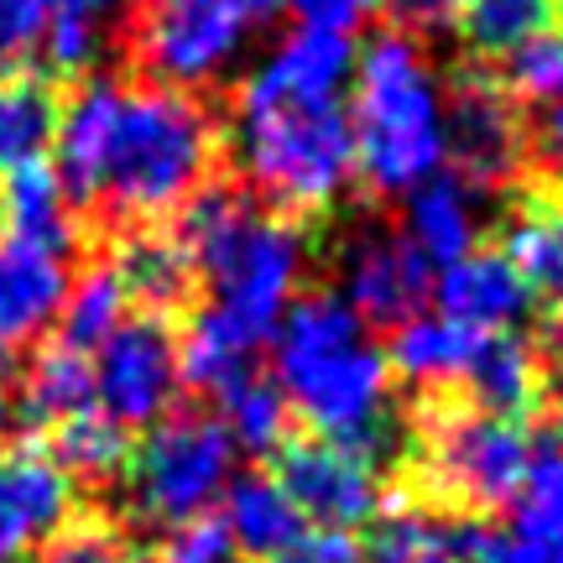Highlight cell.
Instances as JSON below:
<instances>
[{"label": "cell", "mask_w": 563, "mask_h": 563, "mask_svg": "<svg viewBox=\"0 0 563 563\" xmlns=\"http://www.w3.org/2000/svg\"><path fill=\"white\" fill-rule=\"evenodd\" d=\"M527 157L538 162V173H543L553 188H563V104L543 110L538 131L527 136Z\"/></svg>", "instance_id": "obj_38"}, {"label": "cell", "mask_w": 563, "mask_h": 563, "mask_svg": "<svg viewBox=\"0 0 563 563\" xmlns=\"http://www.w3.org/2000/svg\"><path fill=\"white\" fill-rule=\"evenodd\" d=\"M53 11H58V0H0V63L5 68L37 58Z\"/></svg>", "instance_id": "obj_36"}, {"label": "cell", "mask_w": 563, "mask_h": 563, "mask_svg": "<svg viewBox=\"0 0 563 563\" xmlns=\"http://www.w3.org/2000/svg\"><path fill=\"white\" fill-rule=\"evenodd\" d=\"M277 11L282 0H136L131 58L152 84L194 95L220 84Z\"/></svg>", "instance_id": "obj_6"}, {"label": "cell", "mask_w": 563, "mask_h": 563, "mask_svg": "<svg viewBox=\"0 0 563 563\" xmlns=\"http://www.w3.org/2000/svg\"><path fill=\"white\" fill-rule=\"evenodd\" d=\"M11 422H16V402H11V391H0V449L11 439Z\"/></svg>", "instance_id": "obj_41"}, {"label": "cell", "mask_w": 563, "mask_h": 563, "mask_svg": "<svg viewBox=\"0 0 563 563\" xmlns=\"http://www.w3.org/2000/svg\"><path fill=\"white\" fill-rule=\"evenodd\" d=\"M350 74V37L298 21L235 89V162L272 214H323L355 183Z\"/></svg>", "instance_id": "obj_2"}, {"label": "cell", "mask_w": 563, "mask_h": 563, "mask_svg": "<svg viewBox=\"0 0 563 563\" xmlns=\"http://www.w3.org/2000/svg\"><path fill=\"white\" fill-rule=\"evenodd\" d=\"M433 298L443 319L464 323L470 334H517V323L532 308V287L506 251H470L464 262L439 272Z\"/></svg>", "instance_id": "obj_16"}, {"label": "cell", "mask_w": 563, "mask_h": 563, "mask_svg": "<svg viewBox=\"0 0 563 563\" xmlns=\"http://www.w3.org/2000/svg\"><path fill=\"white\" fill-rule=\"evenodd\" d=\"M386 0H292L302 26H329V32H350L355 21H365Z\"/></svg>", "instance_id": "obj_39"}, {"label": "cell", "mask_w": 563, "mask_h": 563, "mask_svg": "<svg viewBox=\"0 0 563 563\" xmlns=\"http://www.w3.org/2000/svg\"><path fill=\"white\" fill-rule=\"evenodd\" d=\"M266 563H365V553H361V543H355L350 532L313 527V532H298L277 559H266Z\"/></svg>", "instance_id": "obj_37"}, {"label": "cell", "mask_w": 563, "mask_h": 563, "mask_svg": "<svg viewBox=\"0 0 563 563\" xmlns=\"http://www.w3.org/2000/svg\"><path fill=\"white\" fill-rule=\"evenodd\" d=\"M262 334L241 329L235 319H224L214 308H199L188 334L178 340V365H183V382L220 397L230 382H241L256 371V350H262Z\"/></svg>", "instance_id": "obj_22"}, {"label": "cell", "mask_w": 563, "mask_h": 563, "mask_svg": "<svg viewBox=\"0 0 563 563\" xmlns=\"http://www.w3.org/2000/svg\"><path fill=\"white\" fill-rule=\"evenodd\" d=\"M272 382L313 439L376 454L391 443V365L340 292H308L272 329Z\"/></svg>", "instance_id": "obj_3"}, {"label": "cell", "mask_w": 563, "mask_h": 563, "mask_svg": "<svg viewBox=\"0 0 563 563\" xmlns=\"http://www.w3.org/2000/svg\"><path fill=\"white\" fill-rule=\"evenodd\" d=\"M74 517V475L53 449H0V563L26 559Z\"/></svg>", "instance_id": "obj_15"}, {"label": "cell", "mask_w": 563, "mask_h": 563, "mask_svg": "<svg viewBox=\"0 0 563 563\" xmlns=\"http://www.w3.org/2000/svg\"><path fill=\"white\" fill-rule=\"evenodd\" d=\"M115 272H121L131 302H141V313L178 308L194 292V282H199L183 241H173V235H136V241H125V251L115 256Z\"/></svg>", "instance_id": "obj_26"}, {"label": "cell", "mask_w": 563, "mask_h": 563, "mask_svg": "<svg viewBox=\"0 0 563 563\" xmlns=\"http://www.w3.org/2000/svg\"><path fill=\"white\" fill-rule=\"evenodd\" d=\"M131 5H136V0H58V11L47 21V32H42L37 58L47 63V68H58V74L89 68L95 53H100L104 32H110Z\"/></svg>", "instance_id": "obj_31"}, {"label": "cell", "mask_w": 563, "mask_h": 563, "mask_svg": "<svg viewBox=\"0 0 563 563\" xmlns=\"http://www.w3.org/2000/svg\"><path fill=\"white\" fill-rule=\"evenodd\" d=\"M183 251L194 277L209 287V302L241 329L272 340L277 319L292 308L308 272V241L287 214H272L251 194L203 188L183 203Z\"/></svg>", "instance_id": "obj_5"}, {"label": "cell", "mask_w": 563, "mask_h": 563, "mask_svg": "<svg viewBox=\"0 0 563 563\" xmlns=\"http://www.w3.org/2000/svg\"><path fill=\"white\" fill-rule=\"evenodd\" d=\"M506 95L527 110H553L563 104V32H538L517 53H506Z\"/></svg>", "instance_id": "obj_33"}, {"label": "cell", "mask_w": 563, "mask_h": 563, "mask_svg": "<svg viewBox=\"0 0 563 563\" xmlns=\"http://www.w3.org/2000/svg\"><path fill=\"white\" fill-rule=\"evenodd\" d=\"M0 235L37 245H74V199L47 162H21L0 178Z\"/></svg>", "instance_id": "obj_20"}, {"label": "cell", "mask_w": 563, "mask_h": 563, "mask_svg": "<svg viewBox=\"0 0 563 563\" xmlns=\"http://www.w3.org/2000/svg\"><path fill=\"white\" fill-rule=\"evenodd\" d=\"M37 563H131V548H125V532L110 517H68L42 543Z\"/></svg>", "instance_id": "obj_34"}, {"label": "cell", "mask_w": 563, "mask_h": 563, "mask_svg": "<svg viewBox=\"0 0 563 563\" xmlns=\"http://www.w3.org/2000/svg\"><path fill=\"white\" fill-rule=\"evenodd\" d=\"M481 340L485 334H470L464 323L443 319L439 308L433 313H412L407 323L391 329L386 365H391V376H402L418 391H449V386L464 382V371L475 361Z\"/></svg>", "instance_id": "obj_19"}, {"label": "cell", "mask_w": 563, "mask_h": 563, "mask_svg": "<svg viewBox=\"0 0 563 563\" xmlns=\"http://www.w3.org/2000/svg\"><path fill=\"white\" fill-rule=\"evenodd\" d=\"M220 501V522L230 527V538L245 559H277L302 532V511L277 485V475H241V481H230Z\"/></svg>", "instance_id": "obj_21"}, {"label": "cell", "mask_w": 563, "mask_h": 563, "mask_svg": "<svg viewBox=\"0 0 563 563\" xmlns=\"http://www.w3.org/2000/svg\"><path fill=\"white\" fill-rule=\"evenodd\" d=\"M53 460L74 475V481H110L121 475L131 460V433L115 428L104 412H79L53 428Z\"/></svg>", "instance_id": "obj_32"}, {"label": "cell", "mask_w": 563, "mask_h": 563, "mask_svg": "<svg viewBox=\"0 0 563 563\" xmlns=\"http://www.w3.org/2000/svg\"><path fill=\"white\" fill-rule=\"evenodd\" d=\"M470 563H563V422L532 439V464L501 522L470 527Z\"/></svg>", "instance_id": "obj_11"}, {"label": "cell", "mask_w": 563, "mask_h": 563, "mask_svg": "<svg viewBox=\"0 0 563 563\" xmlns=\"http://www.w3.org/2000/svg\"><path fill=\"white\" fill-rule=\"evenodd\" d=\"M553 11H559V0H464L454 26L475 58H506L527 37L548 32Z\"/></svg>", "instance_id": "obj_29"}, {"label": "cell", "mask_w": 563, "mask_h": 563, "mask_svg": "<svg viewBox=\"0 0 563 563\" xmlns=\"http://www.w3.org/2000/svg\"><path fill=\"white\" fill-rule=\"evenodd\" d=\"M214 402H220V428L230 433V443L241 454H277L282 443H287L292 407H287V397L277 391L272 376L251 371V376L224 386Z\"/></svg>", "instance_id": "obj_28"}, {"label": "cell", "mask_w": 563, "mask_h": 563, "mask_svg": "<svg viewBox=\"0 0 563 563\" xmlns=\"http://www.w3.org/2000/svg\"><path fill=\"white\" fill-rule=\"evenodd\" d=\"M89 371H95V412H104L125 433L167 418L183 386L178 340L162 313H125L89 350Z\"/></svg>", "instance_id": "obj_9"}, {"label": "cell", "mask_w": 563, "mask_h": 563, "mask_svg": "<svg viewBox=\"0 0 563 563\" xmlns=\"http://www.w3.org/2000/svg\"><path fill=\"white\" fill-rule=\"evenodd\" d=\"M157 563H241V548H235L230 527L214 511H203L194 522L167 527V543H162Z\"/></svg>", "instance_id": "obj_35"}, {"label": "cell", "mask_w": 563, "mask_h": 563, "mask_svg": "<svg viewBox=\"0 0 563 563\" xmlns=\"http://www.w3.org/2000/svg\"><path fill=\"white\" fill-rule=\"evenodd\" d=\"M361 553L365 563H470V527H454L428 506H397Z\"/></svg>", "instance_id": "obj_24"}, {"label": "cell", "mask_w": 563, "mask_h": 563, "mask_svg": "<svg viewBox=\"0 0 563 563\" xmlns=\"http://www.w3.org/2000/svg\"><path fill=\"white\" fill-rule=\"evenodd\" d=\"M506 256L532 287V298H548L553 308H563V203H522L506 230Z\"/></svg>", "instance_id": "obj_25"}, {"label": "cell", "mask_w": 563, "mask_h": 563, "mask_svg": "<svg viewBox=\"0 0 563 563\" xmlns=\"http://www.w3.org/2000/svg\"><path fill=\"white\" fill-rule=\"evenodd\" d=\"M58 131V100L32 74H0V173L42 162Z\"/></svg>", "instance_id": "obj_27"}, {"label": "cell", "mask_w": 563, "mask_h": 563, "mask_svg": "<svg viewBox=\"0 0 563 563\" xmlns=\"http://www.w3.org/2000/svg\"><path fill=\"white\" fill-rule=\"evenodd\" d=\"M58 183L110 220L157 224L209 188L220 131L199 95L167 84L89 79L58 110Z\"/></svg>", "instance_id": "obj_1"}, {"label": "cell", "mask_w": 563, "mask_h": 563, "mask_svg": "<svg viewBox=\"0 0 563 563\" xmlns=\"http://www.w3.org/2000/svg\"><path fill=\"white\" fill-rule=\"evenodd\" d=\"M68 282V251L0 235V371L58 323Z\"/></svg>", "instance_id": "obj_14"}, {"label": "cell", "mask_w": 563, "mask_h": 563, "mask_svg": "<svg viewBox=\"0 0 563 563\" xmlns=\"http://www.w3.org/2000/svg\"><path fill=\"white\" fill-rule=\"evenodd\" d=\"M125 313H131V292H125L121 272H115V262H100L68 282V298H63L58 313V340L89 355Z\"/></svg>", "instance_id": "obj_30"}, {"label": "cell", "mask_w": 563, "mask_h": 563, "mask_svg": "<svg viewBox=\"0 0 563 563\" xmlns=\"http://www.w3.org/2000/svg\"><path fill=\"white\" fill-rule=\"evenodd\" d=\"M21 412L42 428H58V422L95 412V371L89 355L74 344L53 340L47 350L32 355L26 365V382H21Z\"/></svg>", "instance_id": "obj_23"}, {"label": "cell", "mask_w": 563, "mask_h": 563, "mask_svg": "<svg viewBox=\"0 0 563 563\" xmlns=\"http://www.w3.org/2000/svg\"><path fill=\"white\" fill-rule=\"evenodd\" d=\"M340 298L365 323L397 329L433 298V266L397 230H355L340 245Z\"/></svg>", "instance_id": "obj_13"}, {"label": "cell", "mask_w": 563, "mask_h": 563, "mask_svg": "<svg viewBox=\"0 0 563 563\" xmlns=\"http://www.w3.org/2000/svg\"><path fill=\"white\" fill-rule=\"evenodd\" d=\"M532 439L522 422L490 412H433L422 433V481L439 501L464 511H501L517 501L532 464Z\"/></svg>", "instance_id": "obj_8"}, {"label": "cell", "mask_w": 563, "mask_h": 563, "mask_svg": "<svg viewBox=\"0 0 563 563\" xmlns=\"http://www.w3.org/2000/svg\"><path fill=\"white\" fill-rule=\"evenodd\" d=\"M277 485L292 496L302 522L313 517L319 527L350 532L376 517L382 506V475L376 454H361L334 439H287L277 449Z\"/></svg>", "instance_id": "obj_10"}, {"label": "cell", "mask_w": 563, "mask_h": 563, "mask_svg": "<svg viewBox=\"0 0 563 563\" xmlns=\"http://www.w3.org/2000/svg\"><path fill=\"white\" fill-rule=\"evenodd\" d=\"M397 235L433 272L464 262L470 251H481V194L460 173H433L402 199V230Z\"/></svg>", "instance_id": "obj_17"}, {"label": "cell", "mask_w": 563, "mask_h": 563, "mask_svg": "<svg viewBox=\"0 0 563 563\" xmlns=\"http://www.w3.org/2000/svg\"><path fill=\"white\" fill-rule=\"evenodd\" d=\"M350 136L355 178L382 194L407 199L422 178L449 162V84L433 68L422 37L386 26L355 53L350 74Z\"/></svg>", "instance_id": "obj_4"}, {"label": "cell", "mask_w": 563, "mask_h": 563, "mask_svg": "<svg viewBox=\"0 0 563 563\" xmlns=\"http://www.w3.org/2000/svg\"><path fill=\"white\" fill-rule=\"evenodd\" d=\"M391 11H397V26L422 37V32H443V26H454L464 0H386Z\"/></svg>", "instance_id": "obj_40"}, {"label": "cell", "mask_w": 563, "mask_h": 563, "mask_svg": "<svg viewBox=\"0 0 563 563\" xmlns=\"http://www.w3.org/2000/svg\"><path fill=\"white\" fill-rule=\"evenodd\" d=\"M460 386L470 391L475 412L522 422L548 391L543 350L532 340H522V334H485Z\"/></svg>", "instance_id": "obj_18"}, {"label": "cell", "mask_w": 563, "mask_h": 563, "mask_svg": "<svg viewBox=\"0 0 563 563\" xmlns=\"http://www.w3.org/2000/svg\"><path fill=\"white\" fill-rule=\"evenodd\" d=\"M125 506L146 527H183L203 517L235 481V443L220 418L167 412L125 460Z\"/></svg>", "instance_id": "obj_7"}, {"label": "cell", "mask_w": 563, "mask_h": 563, "mask_svg": "<svg viewBox=\"0 0 563 563\" xmlns=\"http://www.w3.org/2000/svg\"><path fill=\"white\" fill-rule=\"evenodd\" d=\"M449 162L475 194L506 188L527 162L522 104L496 79L470 74L449 89Z\"/></svg>", "instance_id": "obj_12"}]
</instances>
